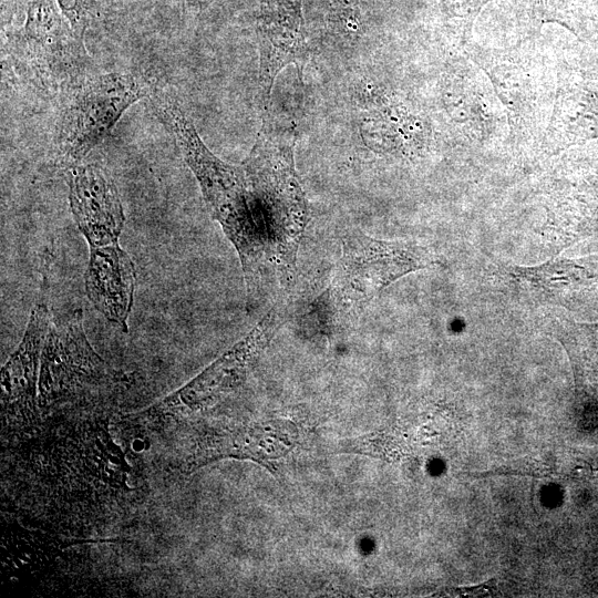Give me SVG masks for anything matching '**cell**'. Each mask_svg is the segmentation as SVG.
Returning <instances> with one entry per match:
<instances>
[{"label": "cell", "mask_w": 598, "mask_h": 598, "mask_svg": "<svg viewBox=\"0 0 598 598\" xmlns=\"http://www.w3.org/2000/svg\"><path fill=\"white\" fill-rule=\"evenodd\" d=\"M280 303L231 349L185 386L153 405L147 413L174 415L199 411L233 391L245 379L248 368L267 347L283 321Z\"/></svg>", "instance_id": "obj_7"}, {"label": "cell", "mask_w": 598, "mask_h": 598, "mask_svg": "<svg viewBox=\"0 0 598 598\" xmlns=\"http://www.w3.org/2000/svg\"><path fill=\"white\" fill-rule=\"evenodd\" d=\"M51 320L48 307L35 305L20 344L2 369V402L7 412L28 415L35 410L38 369Z\"/></svg>", "instance_id": "obj_9"}, {"label": "cell", "mask_w": 598, "mask_h": 598, "mask_svg": "<svg viewBox=\"0 0 598 598\" xmlns=\"http://www.w3.org/2000/svg\"><path fill=\"white\" fill-rule=\"evenodd\" d=\"M293 443L292 425L281 422L267 423L262 426L216 435L210 443L200 448L202 452L194 463L199 465L226 456L264 463L282 457Z\"/></svg>", "instance_id": "obj_10"}, {"label": "cell", "mask_w": 598, "mask_h": 598, "mask_svg": "<svg viewBox=\"0 0 598 598\" xmlns=\"http://www.w3.org/2000/svg\"><path fill=\"white\" fill-rule=\"evenodd\" d=\"M549 329L566 350L576 388L584 394H598V322L582 323L553 317Z\"/></svg>", "instance_id": "obj_12"}, {"label": "cell", "mask_w": 598, "mask_h": 598, "mask_svg": "<svg viewBox=\"0 0 598 598\" xmlns=\"http://www.w3.org/2000/svg\"><path fill=\"white\" fill-rule=\"evenodd\" d=\"M18 65L44 90H72L85 80L84 41L56 0H32L23 27L10 35Z\"/></svg>", "instance_id": "obj_5"}, {"label": "cell", "mask_w": 598, "mask_h": 598, "mask_svg": "<svg viewBox=\"0 0 598 598\" xmlns=\"http://www.w3.org/2000/svg\"><path fill=\"white\" fill-rule=\"evenodd\" d=\"M435 262L433 252L413 241H389L351 231L326 290L317 301L320 321L330 330L352 328L369 303L389 285Z\"/></svg>", "instance_id": "obj_2"}, {"label": "cell", "mask_w": 598, "mask_h": 598, "mask_svg": "<svg viewBox=\"0 0 598 598\" xmlns=\"http://www.w3.org/2000/svg\"><path fill=\"white\" fill-rule=\"evenodd\" d=\"M74 32L84 40V34L102 17L101 0H56Z\"/></svg>", "instance_id": "obj_13"}, {"label": "cell", "mask_w": 598, "mask_h": 598, "mask_svg": "<svg viewBox=\"0 0 598 598\" xmlns=\"http://www.w3.org/2000/svg\"><path fill=\"white\" fill-rule=\"evenodd\" d=\"M509 272L539 299L566 305L571 295L598 280V261L557 259L537 267H514Z\"/></svg>", "instance_id": "obj_11"}, {"label": "cell", "mask_w": 598, "mask_h": 598, "mask_svg": "<svg viewBox=\"0 0 598 598\" xmlns=\"http://www.w3.org/2000/svg\"><path fill=\"white\" fill-rule=\"evenodd\" d=\"M186 3L196 10H203L207 8L214 0H185Z\"/></svg>", "instance_id": "obj_15"}, {"label": "cell", "mask_w": 598, "mask_h": 598, "mask_svg": "<svg viewBox=\"0 0 598 598\" xmlns=\"http://www.w3.org/2000/svg\"><path fill=\"white\" fill-rule=\"evenodd\" d=\"M212 217L240 259L247 308L280 303L295 282L308 206L295 168L296 128L266 117L247 158L230 164L203 142L184 111L165 123Z\"/></svg>", "instance_id": "obj_1"}, {"label": "cell", "mask_w": 598, "mask_h": 598, "mask_svg": "<svg viewBox=\"0 0 598 598\" xmlns=\"http://www.w3.org/2000/svg\"><path fill=\"white\" fill-rule=\"evenodd\" d=\"M69 92L56 124L54 148L58 163L73 167L152 90L133 74L111 72L87 78Z\"/></svg>", "instance_id": "obj_3"}, {"label": "cell", "mask_w": 598, "mask_h": 598, "mask_svg": "<svg viewBox=\"0 0 598 598\" xmlns=\"http://www.w3.org/2000/svg\"><path fill=\"white\" fill-rule=\"evenodd\" d=\"M497 585L495 579H491L486 582L470 587H457L450 589L451 596H470V597H485L495 596L497 592Z\"/></svg>", "instance_id": "obj_14"}, {"label": "cell", "mask_w": 598, "mask_h": 598, "mask_svg": "<svg viewBox=\"0 0 598 598\" xmlns=\"http://www.w3.org/2000/svg\"><path fill=\"white\" fill-rule=\"evenodd\" d=\"M123 227L124 223H111L79 230L89 245L85 293L100 313L125 330L134 301L136 268L118 243Z\"/></svg>", "instance_id": "obj_6"}, {"label": "cell", "mask_w": 598, "mask_h": 598, "mask_svg": "<svg viewBox=\"0 0 598 598\" xmlns=\"http://www.w3.org/2000/svg\"><path fill=\"white\" fill-rule=\"evenodd\" d=\"M122 381L120 373L102 360L90 344L81 309L51 320L39 377L44 408L110 392Z\"/></svg>", "instance_id": "obj_4"}, {"label": "cell", "mask_w": 598, "mask_h": 598, "mask_svg": "<svg viewBox=\"0 0 598 598\" xmlns=\"http://www.w3.org/2000/svg\"><path fill=\"white\" fill-rule=\"evenodd\" d=\"M259 89L265 112L276 78L289 64L302 68L307 55L302 0H259Z\"/></svg>", "instance_id": "obj_8"}]
</instances>
